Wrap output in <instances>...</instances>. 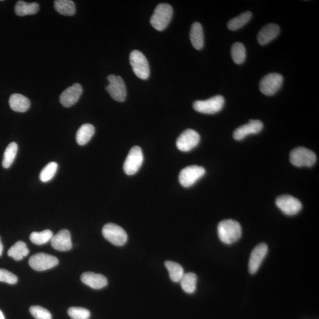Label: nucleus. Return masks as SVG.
<instances>
[{"instance_id":"423d86ee","label":"nucleus","mask_w":319,"mask_h":319,"mask_svg":"<svg viewBox=\"0 0 319 319\" xmlns=\"http://www.w3.org/2000/svg\"><path fill=\"white\" fill-rule=\"evenodd\" d=\"M283 83V77L280 74L272 73L263 77L260 82V90L262 93L267 96H272L276 93Z\"/></svg>"},{"instance_id":"2eb2a0df","label":"nucleus","mask_w":319,"mask_h":319,"mask_svg":"<svg viewBox=\"0 0 319 319\" xmlns=\"http://www.w3.org/2000/svg\"><path fill=\"white\" fill-rule=\"evenodd\" d=\"M83 93V89L79 83H75L69 87L60 96V102L65 107H72L78 102Z\"/></svg>"},{"instance_id":"c756f323","label":"nucleus","mask_w":319,"mask_h":319,"mask_svg":"<svg viewBox=\"0 0 319 319\" xmlns=\"http://www.w3.org/2000/svg\"><path fill=\"white\" fill-rule=\"evenodd\" d=\"M231 53L232 59L238 65L243 63L246 60V50L243 43H235L232 46Z\"/></svg>"},{"instance_id":"4468645a","label":"nucleus","mask_w":319,"mask_h":319,"mask_svg":"<svg viewBox=\"0 0 319 319\" xmlns=\"http://www.w3.org/2000/svg\"><path fill=\"white\" fill-rule=\"evenodd\" d=\"M268 247L266 244L261 243L254 248L250 255L248 270L250 273L254 274L257 273L268 253Z\"/></svg>"},{"instance_id":"6ab92c4d","label":"nucleus","mask_w":319,"mask_h":319,"mask_svg":"<svg viewBox=\"0 0 319 319\" xmlns=\"http://www.w3.org/2000/svg\"><path fill=\"white\" fill-rule=\"evenodd\" d=\"M81 281L83 283L95 290L102 289L107 285V278L104 275L92 272H86L82 274Z\"/></svg>"},{"instance_id":"c85d7f7f","label":"nucleus","mask_w":319,"mask_h":319,"mask_svg":"<svg viewBox=\"0 0 319 319\" xmlns=\"http://www.w3.org/2000/svg\"><path fill=\"white\" fill-rule=\"evenodd\" d=\"M251 18L252 13L251 12H245L236 18L230 20L227 24L228 28L231 30L239 29L247 24Z\"/></svg>"},{"instance_id":"9d476101","label":"nucleus","mask_w":319,"mask_h":319,"mask_svg":"<svg viewBox=\"0 0 319 319\" xmlns=\"http://www.w3.org/2000/svg\"><path fill=\"white\" fill-rule=\"evenodd\" d=\"M59 263L58 258L52 255L38 253L29 258V264L33 270L38 271L48 270L56 266Z\"/></svg>"},{"instance_id":"e433bc0d","label":"nucleus","mask_w":319,"mask_h":319,"mask_svg":"<svg viewBox=\"0 0 319 319\" xmlns=\"http://www.w3.org/2000/svg\"><path fill=\"white\" fill-rule=\"evenodd\" d=\"M0 319H5L4 315H3L1 310H0Z\"/></svg>"},{"instance_id":"5701e85b","label":"nucleus","mask_w":319,"mask_h":319,"mask_svg":"<svg viewBox=\"0 0 319 319\" xmlns=\"http://www.w3.org/2000/svg\"><path fill=\"white\" fill-rule=\"evenodd\" d=\"M39 10V5L36 2L29 3L24 1H18L15 7V13L19 16L35 15Z\"/></svg>"},{"instance_id":"cd10ccee","label":"nucleus","mask_w":319,"mask_h":319,"mask_svg":"<svg viewBox=\"0 0 319 319\" xmlns=\"http://www.w3.org/2000/svg\"><path fill=\"white\" fill-rule=\"evenodd\" d=\"M165 266L169 272L171 280L175 283H178L182 280L184 273L183 267L179 264L175 262L167 261L165 263Z\"/></svg>"},{"instance_id":"1a4fd4ad","label":"nucleus","mask_w":319,"mask_h":319,"mask_svg":"<svg viewBox=\"0 0 319 319\" xmlns=\"http://www.w3.org/2000/svg\"><path fill=\"white\" fill-rule=\"evenodd\" d=\"M109 84L106 87L107 91L116 101L123 102L127 96L126 87L122 77L114 75H109Z\"/></svg>"},{"instance_id":"c9c22d12","label":"nucleus","mask_w":319,"mask_h":319,"mask_svg":"<svg viewBox=\"0 0 319 319\" xmlns=\"http://www.w3.org/2000/svg\"><path fill=\"white\" fill-rule=\"evenodd\" d=\"M3 249V244L1 242V239H0V256H1L2 254Z\"/></svg>"},{"instance_id":"f704fd0d","label":"nucleus","mask_w":319,"mask_h":319,"mask_svg":"<svg viewBox=\"0 0 319 319\" xmlns=\"http://www.w3.org/2000/svg\"><path fill=\"white\" fill-rule=\"evenodd\" d=\"M0 282L15 284L18 282V277L11 272L0 268Z\"/></svg>"},{"instance_id":"a211bd4d","label":"nucleus","mask_w":319,"mask_h":319,"mask_svg":"<svg viewBox=\"0 0 319 319\" xmlns=\"http://www.w3.org/2000/svg\"><path fill=\"white\" fill-rule=\"evenodd\" d=\"M280 26L274 23H270L263 27L258 33V42L261 45H265L279 35Z\"/></svg>"},{"instance_id":"393cba45","label":"nucleus","mask_w":319,"mask_h":319,"mask_svg":"<svg viewBox=\"0 0 319 319\" xmlns=\"http://www.w3.org/2000/svg\"><path fill=\"white\" fill-rule=\"evenodd\" d=\"M54 6L56 11L62 15L71 16L76 12L75 3L71 0H56Z\"/></svg>"},{"instance_id":"473e14b6","label":"nucleus","mask_w":319,"mask_h":319,"mask_svg":"<svg viewBox=\"0 0 319 319\" xmlns=\"http://www.w3.org/2000/svg\"><path fill=\"white\" fill-rule=\"evenodd\" d=\"M68 313L72 319H89L90 317V311L81 307L70 308Z\"/></svg>"},{"instance_id":"72a5a7b5","label":"nucleus","mask_w":319,"mask_h":319,"mask_svg":"<svg viewBox=\"0 0 319 319\" xmlns=\"http://www.w3.org/2000/svg\"><path fill=\"white\" fill-rule=\"evenodd\" d=\"M30 313L36 319H52V314L48 310L40 306L30 308Z\"/></svg>"},{"instance_id":"b1692460","label":"nucleus","mask_w":319,"mask_h":319,"mask_svg":"<svg viewBox=\"0 0 319 319\" xmlns=\"http://www.w3.org/2000/svg\"><path fill=\"white\" fill-rule=\"evenodd\" d=\"M29 253L28 248L24 242L19 241L9 248L8 254L16 261H20L27 256Z\"/></svg>"},{"instance_id":"20e7f679","label":"nucleus","mask_w":319,"mask_h":319,"mask_svg":"<svg viewBox=\"0 0 319 319\" xmlns=\"http://www.w3.org/2000/svg\"><path fill=\"white\" fill-rule=\"evenodd\" d=\"M130 62L135 75L141 79L146 80L150 75L149 62L143 53L134 50L130 55Z\"/></svg>"},{"instance_id":"ddd939ff","label":"nucleus","mask_w":319,"mask_h":319,"mask_svg":"<svg viewBox=\"0 0 319 319\" xmlns=\"http://www.w3.org/2000/svg\"><path fill=\"white\" fill-rule=\"evenodd\" d=\"M275 204L282 212L287 216H294L302 209L301 201L290 195H283L277 197Z\"/></svg>"},{"instance_id":"dca6fc26","label":"nucleus","mask_w":319,"mask_h":319,"mask_svg":"<svg viewBox=\"0 0 319 319\" xmlns=\"http://www.w3.org/2000/svg\"><path fill=\"white\" fill-rule=\"evenodd\" d=\"M263 128V124L260 120H251L249 123L241 126L234 131L235 140H241L249 134L260 133Z\"/></svg>"},{"instance_id":"412c9836","label":"nucleus","mask_w":319,"mask_h":319,"mask_svg":"<svg viewBox=\"0 0 319 319\" xmlns=\"http://www.w3.org/2000/svg\"><path fill=\"white\" fill-rule=\"evenodd\" d=\"M190 38L194 48L200 50L204 46V33L202 26L199 22L194 23L191 27Z\"/></svg>"},{"instance_id":"0eeeda50","label":"nucleus","mask_w":319,"mask_h":319,"mask_svg":"<svg viewBox=\"0 0 319 319\" xmlns=\"http://www.w3.org/2000/svg\"><path fill=\"white\" fill-rule=\"evenodd\" d=\"M102 234L107 241L116 246H122L127 241V234L125 230L115 224L109 223L105 225L103 228Z\"/></svg>"},{"instance_id":"4be33fe9","label":"nucleus","mask_w":319,"mask_h":319,"mask_svg":"<svg viewBox=\"0 0 319 319\" xmlns=\"http://www.w3.org/2000/svg\"><path fill=\"white\" fill-rule=\"evenodd\" d=\"M95 127L91 124H85L79 128L76 133V142L80 146L88 143L95 134Z\"/></svg>"},{"instance_id":"a878e982","label":"nucleus","mask_w":319,"mask_h":319,"mask_svg":"<svg viewBox=\"0 0 319 319\" xmlns=\"http://www.w3.org/2000/svg\"><path fill=\"white\" fill-rule=\"evenodd\" d=\"M197 277L193 273L184 274L180 280L181 287L187 294H193L195 292L197 287Z\"/></svg>"},{"instance_id":"bb28decb","label":"nucleus","mask_w":319,"mask_h":319,"mask_svg":"<svg viewBox=\"0 0 319 319\" xmlns=\"http://www.w3.org/2000/svg\"><path fill=\"white\" fill-rule=\"evenodd\" d=\"M18 146L15 142L10 143L5 151L2 161V166L5 169H8L12 166L18 153Z\"/></svg>"},{"instance_id":"9b49d317","label":"nucleus","mask_w":319,"mask_h":319,"mask_svg":"<svg viewBox=\"0 0 319 319\" xmlns=\"http://www.w3.org/2000/svg\"><path fill=\"white\" fill-rule=\"evenodd\" d=\"M223 96L217 95L205 100H197L193 103V108L203 114H212L219 112L224 105Z\"/></svg>"},{"instance_id":"7ed1b4c3","label":"nucleus","mask_w":319,"mask_h":319,"mask_svg":"<svg viewBox=\"0 0 319 319\" xmlns=\"http://www.w3.org/2000/svg\"><path fill=\"white\" fill-rule=\"evenodd\" d=\"M290 160L296 167H311L316 162L317 156L311 150L300 147L291 151Z\"/></svg>"},{"instance_id":"aec40b11","label":"nucleus","mask_w":319,"mask_h":319,"mask_svg":"<svg viewBox=\"0 0 319 319\" xmlns=\"http://www.w3.org/2000/svg\"><path fill=\"white\" fill-rule=\"evenodd\" d=\"M9 105L15 112L24 113L30 108V102L28 98L21 94L15 93L10 97Z\"/></svg>"},{"instance_id":"f3484780","label":"nucleus","mask_w":319,"mask_h":319,"mask_svg":"<svg viewBox=\"0 0 319 319\" xmlns=\"http://www.w3.org/2000/svg\"><path fill=\"white\" fill-rule=\"evenodd\" d=\"M52 247L56 250L67 251L71 250L72 243L71 235L68 230L63 229L53 236L51 241Z\"/></svg>"},{"instance_id":"f03ea898","label":"nucleus","mask_w":319,"mask_h":319,"mask_svg":"<svg viewBox=\"0 0 319 319\" xmlns=\"http://www.w3.org/2000/svg\"><path fill=\"white\" fill-rule=\"evenodd\" d=\"M172 7L167 3H161L156 7L151 17L150 23L158 31H162L169 25L172 18Z\"/></svg>"},{"instance_id":"2f4dec72","label":"nucleus","mask_w":319,"mask_h":319,"mask_svg":"<svg viewBox=\"0 0 319 319\" xmlns=\"http://www.w3.org/2000/svg\"><path fill=\"white\" fill-rule=\"evenodd\" d=\"M58 164L56 162H50L43 168L40 174V180L43 183L51 180L55 176Z\"/></svg>"},{"instance_id":"7c9ffc66","label":"nucleus","mask_w":319,"mask_h":319,"mask_svg":"<svg viewBox=\"0 0 319 319\" xmlns=\"http://www.w3.org/2000/svg\"><path fill=\"white\" fill-rule=\"evenodd\" d=\"M53 236L52 232L49 230H46L41 232H33L30 236V240L33 244L41 245L48 243L51 241Z\"/></svg>"},{"instance_id":"f8f14e48","label":"nucleus","mask_w":319,"mask_h":319,"mask_svg":"<svg viewBox=\"0 0 319 319\" xmlns=\"http://www.w3.org/2000/svg\"><path fill=\"white\" fill-rule=\"evenodd\" d=\"M199 134L192 129H187L180 134L177 140L176 146L180 151L189 152L195 148L199 143Z\"/></svg>"},{"instance_id":"6e6552de","label":"nucleus","mask_w":319,"mask_h":319,"mask_svg":"<svg viewBox=\"0 0 319 319\" xmlns=\"http://www.w3.org/2000/svg\"><path fill=\"white\" fill-rule=\"evenodd\" d=\"M205 173L206 170L203 167L196 165L188 166L180 173V183L184 187H190L194 185Z\"/></svg>"},{"instance_id":"39448f33","label":"nucleus","mask_w":319,"mask_h":319,"mask_svg":"<svg viewBox=\"0 0 319 319\" xmlns=\"http://www.w3.org/2000/svg\"><path fill=\"white\" fill-rule=\"evenodd\" d=\"M143 159L142 149L139 146H134L130 150L124 162L123 165L124 173L129 176L136 174L142 166Z\"/></svg>"},{"instance_id":"f257e3e1","label":"nucleus","mask_w":319,"mask_h":319,"mask_svg":"<svg viewBox=\"0 0 319 319\" xmlns=\"http://www.w3.org/2000/svg\"><path fill=\"white\" fill-rule=\"evenodd\" d=\"M220 240L226 244H232L240 240L242 228L238 222L233 220H226L220 222L217 227Z\"/></svg>"}]
</instances>
